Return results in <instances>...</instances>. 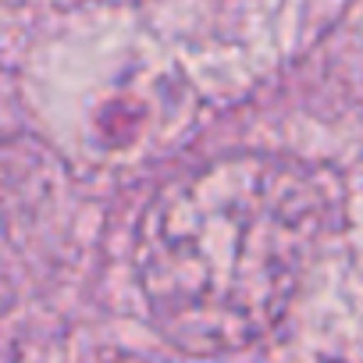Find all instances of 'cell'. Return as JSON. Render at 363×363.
Listing matches in <instances>:
<instances>
[{
    "mask_svg": "<svg viewBox=\"0 0 363 363\" xmlns=\"http://www.w3.org/2000/svg\"><path fill=\"white\" fill-rule=\"evenodd\" d=\"M331 182L289 157L232 153L157 189L135 225V285L189 356L271 335L331 225Z\"/></svg>",
    "mask_w": 363,
    "mask_h": 363,
    "instance_id": "cell-1",
    "label": "cell"
}]
</instances>
